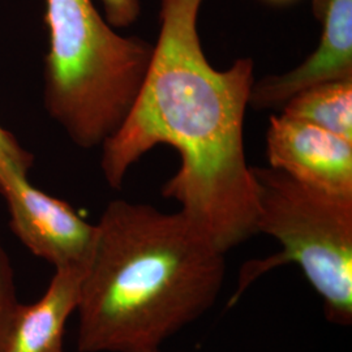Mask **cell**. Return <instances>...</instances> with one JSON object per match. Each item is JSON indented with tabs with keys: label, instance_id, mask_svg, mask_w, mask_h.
Wrapping results in <instances>:
<instances>
[{
	"label": "cell",
	"instance_id": "4",
	"mask_svg": "<svg viewBox=\"0 0 352 352\" xmlns=\"http://www.w3.org/2000/svg\"><path fill=\"white\" fill-rule=\"evenodd\" d=\"M257 187V234L282 251L244 266L230 305L265 272L296 264L324 304L327 321L352 324V196L307 186L272 167H252Z\"/></svg>",
	"mask_w": 352,
	"mask_h": 352
},
{
	"label": "cell",
	"instance_id": "14",
	"mask_svg": "<svg viewBox=\"0 0 352 352\" xmlns=\"http://www.w3.org/2000/svg\"><path fill=\"white\" fill-rule=\"evenodd\" d=\"M155 352H164V351H162V350H158V351H155Z\"/></svg>",
	"mask_w": 352,
	"mask_h": 352
},
{
	"label": "cell",
	"instance_id": "10",
	"mask_svg": "<svg viewBox=\"0 0 352 352\" xmlns=\"http://www.w3.org/2000/svg\"><path fill=\"white\" fill-rule=\"evenodd\" d=\"M20 304L16 292L12 263L0 238V351Z\"/></svg>",
	"mask_w": 352,
	"mask_h": 352
},
{
	"label": "cell",
	"instance_id": "1",
	"mask_svg": "<svg viewBox=\"0 0 352 352\" xmlns=\"http://www.w3.org/2000/svg\"><path fill=\"white\" fill-rule=\"evenodd\" d=\"M204 1L160 0L151 67L124 123L101 146V168L111 188H122L142 155L174 148L180 166L162 196L227 253L257 235V187L244 148L254 62L239 58L223 71L209 63L199 33Z\"/></svg>",
	"mask_w": 352,
	"mask_h": 352
},
{
	"label": "cell",
	"instance_id": "7",
	"mask_svg": "<svg viewBox=\"0 0 352 352\" xmlns=\"http://www.w3.org/2000/svg\"><path fill=\"white\" fill-rule=\"evenodd\" d=\"M321 23L316 50L296 68L283 75L254 81L250 107L282 109L292 96L316 84L352 77V0H312Z\"/></svg>",
	"mask_w": 352,
	"mask_h": 352
},
{
	"label": "cell",
	"instance_id": "6",
	"mask_svg": "<svg viewBox=\"0 0 352 352\" xmlns=\"http://www.w3.org/2000/svg\"><path fill=\"white\" fill-rule=\"evenodd\" d=\"M272 168L307 186L352 196V141L285 115H272L266 132Z\"/></svg>",
	"mask_w": 352,
	"mask_h": 352
},
{
	"label": "cell",
	"instance_id": "8",
	"mask_svg": "<svg viewBox=\"0 0 352 352\" xmlns=\"http://www.w3.org/2000/svg\"><path fill=\"white\" fill-rule=\"evenodd\" d=\"M85 269H55L43 296L19 305L0 352H64L65 324L77 309Z\"/></svg>",
	"mask_w": 352,
	"mask_h": 352
},
{
	"label": "cell",
	"instance_id": "12",
	"mask_svg": "<svg viewBox=\"0 0 352 352\" xmlns=\"http://www.w3.org/2000/svg\"><path fill=\"white\" fill-rule=\"evenodd\" d=\"M34 164L32 153L24 149L11 132L0 126V164H8L29 173Z\"/></svg>",
	"mask_w": 352,
	"mask_h": 352
},
{
	"label": "cell",
	"instance_id": "2",
	"mask_svg": "<svg viewBox=\"0 0 352 352\" xmlns=\"http://www.w3.org/2000/svg\"><path fill=\"white\" fill-rule=\"evenodd\" d=\"M225 252L180 210L111 201L80 287V352H155L213 307Z\"/></svg>",
	"mask_w": 352,
	"mask_h": 352
},
{
	"label": "cell",
	"instance_id": "9",
	"mask_svg": "<svg viewBox=\"0 0 352 352\" xmlns=\"http://www.w3.org/2000/svg\"><path fill=\"white\" fill-rule=\"evenodd\" d=\"M282 115L352 141V77L302 89L283 104Z\"/></svg>",
	"mask_w": 352,
	"mask_h": 352
},
{
	"label": "cell",
	"instance_id": "13",
	"mask_svg": "<svg viewBox=\"0 0 352 352\" xmlns=\"http://www.w3.org/2000/svg\"><path fill=\"white\" fill-rule=\"evenodd\" d=\"M270 3H276V4H287V3H292L295 0H267Z\"/></svg>",
	"mask_w": 352,
	"mask_h": 352
},
{
	"label": "cell",
	"instance_id": "5",
	"mask_svg": "<svg viewBox=\"0 0 352 352\" xmlns=\"http://www.w3.org/2000/svg\"><path fill=\"white\" fill-rule=\"evenodd\" d=\"M0 195L7 202L10 228L34 256L55 269L87 267L96 225L60 199L36 188L28 174L0 164Z\"/></svg>",
	"mask_w": 352,
	"mask_h": 352
},
{
	"label": "cell",
	"instance_id": "11",
	"mask_svg": "<svg viewBox=\"0 0 352 352\" xmlns=\"http://www.w3.org/2000/svg\"><path fill=\"white\" fill-rule=\"evenodd\" d=\"M104 19L115 29L135 24L141 14V0H100Z\"/></svg>",
	"mask_w": 352,
	"mask_h": 352
},
{
	"label": "cell",
	"instance_id": "3",
	"mask_svg": "<svg viewBox=\"0 0 352 352\" xmlns=\"http://www.w3.org/2000/svg\"><path fill=\"white\" fill-rule=\"evenodd\" d=\"M43 21L45 109L78 148L102 146L132 110L153 45L116 33L91 0H46Z\"/></svg>",
	"mask_w": 352,
	"mask_h": 352
}]
</instances>
